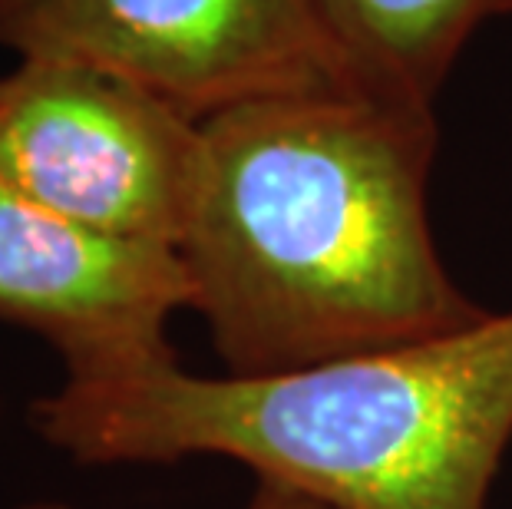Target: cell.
Returning a JSON list of instances; mask_svg holds the SVG:
<instances>
[{
    "mask_svg": "<svg viewBox=\"0 0 512 509\" xmlns=\"http://www.w3.org/2000/svg\"><path fill=\"white\" fill-rule=\"evenodd\" d=\"M433 156V106L370 90L199 119L179 255L228 374L394 351L486 318L433 242Z\"/></svg>",
    "mask_w": 512,
    "mask_h": 509,
    "instance_id": "obj_1",
    "label": "cell"
},
{
    "mask_svg": "<svg viewBox=\"0 0 512 509\" xmlns=\"http://www.w3.org/2000/svg\"><path fill=\"white\" fill-rule=\"evenodd\" d=\"M86 463L228 457L334 509H486L512 440V311L394 351L199 377L176 357L34 407Z\"/></svg>",
    "mask_w": 512,
    "mask_h": 509,
    "instance_id": "obj_2",
    "label": "cell"
},
{
    "mask_svg": "<svg viewBox=\"0 0 512 509\" xmlns=\"http://www.w3.org/2000/svg\"><path fill=\"white\" fill-rule=\"evenodd\" d=\"M199 119L90 63L24 57L0 77V189L90 229L179 248Z\"/></svg>",
    "mask_w": 512,
    "mask_h": 509,
    "instance_id": "obj_3",
    "label": "cell"
},
{
    "mask_svg": "<svg viewBox=\"0 0 512 509\" xmlns=\"http://www.w3.org/2000/svg\"><path fill=\"white\" fill-rule=\"evenodd\" d=\"M24 57L90 63L185 116L367 90L314 0H37L0 24Z\"/></svg>",
    "mask_w": 512,
    "mask_h": 509,
    "instance_id": "obj_4",
    "label": "cell"
},
{
    "mask_svg": "<svg viewBox=\"0 0 512 509\" xmlns=\"http://www.w3.org/2000/svg\"><path fill=\"white\" fill-rule=\"evenodd\" d=\"M192 308L179 248L110 235L0 189V318L34 328L96 381L169 361L172 314Z\"/></svg>",
    "mask_w": 512,
    "mask_h": 509,
    "instance_id": "obj_5",
    "label": "cell"
},
{
    "mask_svg": "<svg viewBox=\"0 0 512 509\" xmlns=\"http://www.w3.org/2000/svg\"><path fill=\"white\" fill-rule=\"evenodd\" d=\"M354 77L370 93L433 106L479 27L512 0H314Z\"/></svg>",
    "mask_w": 512,
    "mask_h": 509,
    "instance_id": "obj_6",
    "label": "cell"
},
{
    "mask_svg": "<svg viewBox=\"0 0 512 509\" xmlns=\"http://www.w3.org/2000/svg\"><path fill=\"white\" fill-rule=\"evenodd\" d=\"M248 509H334V506H324L318 500L304 493H294L288 486H278V483H258V490L252 496Z\"/></svg>",
    "mask_w": 512,
    "mask_h": 509,
    "instance_id": "obj_7",
    "label": "cell"
},
{
    "mask_svg": "<svg viewBox=\"0 0 512 509\" xmlns=\"http://www.w3.org/2000/svg\"><path fill=\"white\" fill-rule=\"evenodd\" d=\"M30 4H37V0H0V24L10 17H17L20 10H27Z\"/></svg>",
    "mask_w": 512,
    "mask_h": 509,
    "instance_id": "obj_8",
    "label": "cell"
},
{
    "mask_svg": "<svg viewBox=\"0 0 512 509\" xmlns=\"http://www.w3.org/2000/svg\"><path fill=\"white\" fill-rule=\"evenodd\" d=\"M20 509H70L63 503H30V506H20Z\"/></svg>",
    "mask_w": 512,
    "mask_h": 509,
    "instance_id": "obj_9",
    "label": "cell"
}]
</instances>
